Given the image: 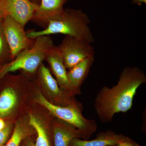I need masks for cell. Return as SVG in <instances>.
I'll use <instances>...</instances> for the list:
<instances>
[{
  "mask_svg": "<svg viewBox=\"0 0 146 146\" xmlns=\"http://www.w3.org/2000/svg\"><path fill=\"white\" fill-rule=\"evenodd\" d=\"M146 82L145 74L141 69L136 67L125 68L116 85L112 88L103 87L97 94L94 108L100 121L110 122L115 114L131 109L137 90Z\"/></svg>",
  "mask_w": 146,
  "mask_h": 146,
  "instance_id": "cell-1",
  "label": "cell"
},
{
  "mask_svg": "<svg viewBox=\"0 0 146 146\" xmlns=\"http://www.w3.org/2000/svg\"><path fill=\"white\" fill-rule=\"evenodd\" d=\"M91 21L81 9H64L60 14L49 21L46 27L40 31H29L27 34L30 39L55 34H62L83 39L92 44L94 42L89 24Z\"/></svg>",
  "mask_w": 146,
  "mask_h": 146,
  "instance_id": "cell-2",
  "label": "cell"
},
{
  "mask_svg": "<svg viewBox=\"0 0 146 146\" xmlns=\"http://www.w3.org/2000/svg\"><path fill=\"white\" fill-rule=\"evenodd\" d=\"M54 45L48 35L37 37L32 47L21 52L13 60L3 66L0 70V78L18 70L30 74L35 73L45 60L47 53Z\"/></svg>",
  "mask_w": 146,
  "mask_h": 146,
  "instance_id": "cell-3",
  "label": "cell"
},
{
  "mask_svg": "<svg viewBox=\"0 0 146 146\" xmlns=\"http://www.w3.org/2000/svg\"><path fill=\"white\" fill-rule=\"evenodd\" d=\"M36 102L46 108L52 116L76 127L81 133L82 140H89L96 131L95 120L86 119L82 113L83 108L72 106H61L50 102L40 92L36 95Z\"/></svg>",
  "mask_w": 146,
  "mask_h": 146,
  "instance_id": "cell-4",
  "label": "cell"
},
{
  "mask_svg": "<svg viewBox=\"0 0 146 146\" xmlns=\"http://www.w3.org/2000/svg\"><path fill=\"white\" fill-rule=\"evenodd\" d=\"M91 43L73 36L66 35L58 46L66 69H70L87 58L94 56Z\"/></svg>",
  "mask_w": 146,
  "mask_h": 146,
  "instance_id": "cell-5",
  "label": "cell"
},
{
  "mask_svg": "<svg viewBox=\"0 0 146 146\" xmlns=\"http://www.w3.org/2000/svg\"><path fill=\"white\" fill-rule=\"evenodd\" d=\"M3 26L10 50L11 59L13 60L21 52L30 48L35 39L29 38L23 26L9 16L3 19Z\"/></svg>",
  "mask_w": 146,
  "mask_h": 146,
  "instance_id": "cell-6",
  "label": "cell"
},
{
  "mask_svg": "<svg viewBox=\"0 0 146 146\" xmlns=\"http://www.w3.org/2000/svg\"><path fill=\"white\" fill-rule=\"evenodd\" d=\"M5 16H9L24 27L32 19L39 5L29 0H0Z\"/></svg>",
  "mask_w": 146,
  "mask_h": 146,
  "instance_id": "cell-7",
  "label": "cell"
},
{
  "mask_svg": "<svg viewBox=\"0 0 146 146\" xmlns=\"http://www.w3.org/2000/svg\"><path fill=\"white\" fill-rule=\"evenodd\" d=\"M45 60L48 63L55 77L60 89L66 91L69 94H80L71 86L68 76V72L58 46H54L46 55Z\"/></svg>",
  "mask_w": 146,
  "mask_h": 146,
  "instance_id": "cell-8",
  "label": "cell"
},
{
  "mask_svg": "<svg viewBox=\"0 0 146 146\" xmlns=\"http://www.w3.org/2000/svg\"><path fill=\"white\" fill-rule=\"evenodd\" d=\"M69 0H40L31 21L44 29L49 21L57 16L64 10V5Z\"/></svg>",
  "mask_w": 146,
  "mask_h": 146,
  "instance_id": "cell-9",
  "label": "cell"
},
{
  "mask_svg": "<svg viewBox=\"0 0 146 146\" xmlns=\"http://www.w3.org/2000/svg\"><path fill=\"white\" fill-rule=\"evenodd\" d=\"M130 138L122 134H117L112 130H107L98 134L92 140H84L80 138L73 139L68 146H108L117 145L129 141Z\"/></svg>",
  "mask_w": 146,
  "mask_h": 146,
  "instance_id": "cell-10",
  "label": "cell"
},
{
  "mask_svg": "<svg viewBox=\"0 0 146 146\" xmlns=\"http://www.w3.org/2000/svg\"><path fill=\"white\" fill-rule=\"evenodd\" d=\"M58 119L52 129L53 146H68L75 138L82 139L81 133L76 127Z\"/></svg>",
  "mask_w": 146,
  "mask_h": 146,
  "instance_id": "cell-11",
  "label": "cell"
},
{
  "mask_svg": "<svg viewBox=\"0 0 146 146\" xmlns=\"http://www.w3.org/2000/svg\"><path fill=\"white\" fill-rule=\"evenodd\" d=\"M38 72L39 80L42 84L55 99L57 100L58 102L63 103L65 106H72L83 108V106L74 105L65 100L66 98L65 97L64 91L59 88L57 81L52 76L50 70L43 63L38 68Z\"/></svg>",
  "mask_w": 146,
  "mask_h": 146,
  "instance_id": "cell-12",
  "label": "cell"
},
{
  "mask_svg": "<svg viewBox=\"0 0 146 146\" xmlns=\"http://www.w3.org/2000/svg\"><path fill=\"white\" fill-rule=\"evenodd\" d=\"M94 61V56L87 58L70 69L68 76L71 86L80 94V86L86 79Z\"/></svg>",
  "mask_w": 146,
  "mask_h": 146,
  "instance_id": "cell-13",
  "label": "cell"
},
{
  "mask_svg": "<svg viewBox=\"0 0 146 146\" xmlns=\"http://www.w3.org/2000/svg\"><path fill=\"white\" fill-rule=\"evenodd\" d=\"M15 91L12 87H7L0 94V117L10 115L17 106L18 97Z\"/></svg>",
  "mask_w": 146,
  "mask_h": 146,
  "instance_id": "cell-14",
  "label": "cell"
},
{
  "mask_svg": "<svg viewBox=\"0 0 146 146\" xmlns=\"http://www.w3.org/2000/svg\"><path fill=\"white\" fill-rule=\"evenodd\" d=\"M29 124L36 133L35 146H53L52 135H51L38 118L29 115Z\"/></svg>",
  "mask_w": 146,
  "mask_h": 146,
  "instance_id": "cell-15",
  "label": "cell"
},
{
  "mask_svg": "<svg viewBox=\"0 0 146 146\" xmlns=\"http://www.w3.org/2000/svg\"><path fill=\"white\" fill-rule=\"evenodd\" d=\"M33 133V131L24 125L17 123L13 133L5 146H21L23 141L30 137Z\"/></svg>",
  "mask_w": 146,
  "mask_h": 146,
  "instance_id": "cell-16",
  "label": "cell"
},
{
  "mask_svg": "<svg viewBox=\"0 0 146 146\" xmlns=\"http://www.w3.org/2000/svg\"><path fill=\"white\" fill-rule=\"evenodd\" d=\"M3 19L0 20V58L5 54L11 59L10 50L3 29Z\"/></svg>",
  "mask_w": 146,
  "mask_h": 146,
  "instance_id": "cell-17",
  "label": "cell"
},
{
  "mask_svg": "<svg viewBox=\"0 0 146 146\" xmlns=\"http://www.w3.org/2000/svg\"><path fill=\"white\" fill-rule=\"evenodd\" d=\"M11 128L7 126L2 130H0V146H5L10 137Z\"/></svg>",
  "mask_w": 146,
  "mask_h": 146,
  "instance_id": "cell-18",
  "label": "cell"
},
{
  "mask_svg": "<svg viewBox=\"0 0 146 146\" xmlns=\"http://www.w3.org/2000/svg\"><path fill=\"white\" fill-rule=\"evenodd\" d=\"M117 146H141L139 145L138 144L134 142L131 139L129 141H124L121 142L120 143L117 144Z\"/></svg>",
  "mask_w": 146,
  "mask_h": 146,
  "instance_id": "cell-19",
  "label": "cell"
},
{
  "mask_svg": "<svg viewBox=\"0 0 146 146\" xmlns=\"http://www.w3.org/2000/svg\"><path fill=\"white\" fill-rule=\"evenodd\" d=\"M21 146H35V143L31 138H26L22 142Z\"/></svg>",
  "mask_w": 146,
  "mask_h": 146,
  "instance_id": "cell-20",
  "label": "cell"
},
{
  "mask_svg": "<svg viewBox=\"0 0 146 146\" xmlns=\"http://www.w3.org/2000/svg\"><path fill=\"white\" fill-rule=\"evenodd\" d=\"M131 2L137 5L141 6L143 3H146V0H131Z\"/></svg>",
  "mask_w": 146,
  "mask_h": 146,
  "instance_id": "cell-21",
  "label": "cell"
},
{
  "mask_svg": "<svg viewBox=\"0 0 146 146\" xmlns=\"http://www.w3.org/2000/svg\"><path fill=\"white\" fill-rule=\"evenodd\" d=\"M6 127L5 122L3 119L2 118L0 117V130H2Z\"/></svg>",
  "mask_w": 146,
  "mask_h": 146,
  "instance_id": "cell-22",
  "label": "cell"
},
{
  "mask_svg": "<svg viewBox=\"0 0 146 146\" xmlns=\"http://www.w3.org/2000/svg\"><path fill=\"white\" fill-rule=\"evenodd\" d=\"M5 16V15L1 7V5H0V20L2 19Z\"/></svg>",
  "mask_w": 146,
  "mask_h": 146,
  "instance_id": "cell-23",
  "label": "cell"
},
{
  "mask_svg": "<svg viewBox=\"0 0 146 146\" xmlns=\"http://www.w3.org/2000/svg\"><path fill=\"white\" fill-rule=\"evenodd\" d=\"M31 2L34 3L36 4L39 5V3H40V0H29Z\"/></svg>",
  "mask_w": 146,
  "mask_h": 146,
  "instance_id": "cell-24",
  "label": "cell"
},
{
  "mask_svg": "<svg viewBox=\"0 0 146 146\" xmlns=\"http://www.w3.org/2000/svg\"><path fill=\"white\" fill-rule=\"evenodd\" d=\"M117 145H110L108 146H117Z\"/></svg>",
  "mask_w": 146,
  "mask_h": 146,
  "instance_id": "cell-25",
  "label": "cell"
}]
</instances>
